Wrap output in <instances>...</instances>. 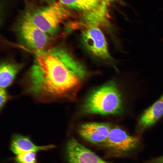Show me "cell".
<instances>
[{"instance_id":"obj_1","label":"cell","mask_w":163,"mask_h":163,"mask_svg":"<svg viewBox=\"0 0 163 163\" xmlns=\"http://www.w3.org/2000/svg\"><path fill=\"white\" fill-rule=\"evenodd\" d=\"M86 74L82 65L65 50L46 49L36 52L30 71V89L37 95L71 98Z\"/></svg>"},{"instance_id":"obj_2","label":"cell","mask_w":163,"mask_h":163,"mask_svg":"<svg viewBox=\"0 0 163 163\" xmlns=\"http://www.w3.org/2000/svg\"><path fill=\"white\" fill-rule=\"evenodd\" d=\"M86 113L101 115L120 113L123 109L121 94L116 83L110 81L93 91L84 105Z\"/></svg>"},{"instance_id":"obj_3","label":"cell","mask_w":163,"mask_h":163,"mask_svg":"<svg viewBox=\"0 0 163 163\" xmlns=\"http://www.w3.org/2000/svg\"><path fill=\"white\" fill-rule=\"evenodd\" d=\"M70 14L68 8L59 1L28 10L22 17L51 36L57 34Z\"/></svg>"},{"instance_id":"obj_4","label":"cell","mask_w":163,"mask_h":163,"mask_svg":"<svg viewBox=\"0 0 163 163\" xmlns=\"http://www.w3.org/2000/svg\"><path fill=\"white\" fill-rule=\"evenodd\" d=\"M18 31L25 45L36 52L46 49L50 41V36L22 17L19 21Z\"/></svg>"},{"instance_id":"obj_5","label":"cell","mask_w":163,"mask_h":163,"mask_svg":"<svg viewBox=\"0 0 163 163\" xmlns=\"http://www.w3.org/2000/svg\"><path fill=\"white\" fill-rule=\"evenodd\" d=\"M84 46L92 55L100 58H111L105 37L99 27L92 26L84 28L81 35Z\"/></svg>"},{"instance_id":"obj_6","label":"cell","mask_w":163,"mask_h":163,"mask_svg":"<svg viewBox=\"0 0 163 163\" xmlns=\"http://www.w3.org/2000/svg\"><path fill=\"white\" fill-rule=\"evenodd\" d=\"M139 142V138L131 136L122 129L116 127L111 129L107 139L102 144L106 148L121 154L135 149Z\"/></svg>"},{"instance_id":"obj_7","label":"cell","mask_w":163,"mask_h":163,"mask_svg":"<svg viewBox=\"0 0 163 163\" xmlns=\"http://www.w3.org/2000/svg\"><path fill=\"white\" fill-rule=\"evenodd\" d=\"M66 153L68 163H110L102 159L73 138L69 140L67 143Z\"/></svg>"},{"instance_id":"obj_8","label":"cell","mask_w":163,"mask_h":163,"mask_svg":"<svg viewBox=\"0 0 163 163\" xmlns=\"http://www.w3.org/2000/svg\"><path fill=\"white\" fill-rule=\"evenodd\" d=\"M111 129L108 123H88L82 125L78 132L83 138L91 143H102L107 139Z\"/></svg>"},{"instance_id":"obj_9","label":"cell","mask_w":163,"mask_h":163,"mask_svg":"<svg viewBox=\"0 0 163 163\" xmlns=\"http://www.w3.org/2000/svg\"><path fill=\"white\" fill-rule=\"evenodd\" d=\"M107 2L104 0L97 8L91 11L81 14L80 25L84 28L92 26L106 27L109 23V16L107 7Z\"/></svg>"},{"instance_id":"obj_10","label":"cell","mask_w":163,"mask_h":163,"mask_svg":"<svg viewBox=\"0 0 163 163\" xmlns=\"http://www.w3.org/2000/svg\"><path fill=\"white\" fill-rule=\"evenodd\" d=\"M163 115V93L156 102L143 112L139 119L136 131L142 133L155 124Z\"/></svg>"},{"instance_id":"obj_11","label":"cell","mask_w":163,"mask_h":163,"mask_svg":"<svg viewBox=\"0 0 163 163\" xmlns=\"http://www.w3.org/2000/svg\"><path fill=\"white\" fill-rule=\"evenodd\" d=\"M55 148L56 146L52 144L37 145L29 137L20 134H15L12 136L10 145V150L16 155L24 152L49 150Z\"/></svg>"},{"instance_id":"obj_12","label":"cell","mask_w":163,"mask_h":163,"mask_svg":"<svg viewBox=\"0 0 163 163\" xmlns=\"http://www.w3.org/2000/svg\"><path fill=\"white\" fill-rule=\"evenodd\" d=\"M20 69L19 65L3 62L0 68V88L5 89L12 83Z\"/></svg>"},{"instance_id":"obj_13","label":"cell","mask_w":163,"mask_h":163,"mask_svg":"<svg viewBox=\"0 0 163 163\" xmlns=\"http://www.w3.org/2000/svg\"><path fill=\"white\" fill-rule=\"evenodd\" d=\"M104 0H59L63 5L70 9L80 11L81 14L98 8Z\"/></svg>"},{"instance_id":"obj_14","label":"cell","mask_w":163,"mask_h":163,"mask_svg":"<svg viewBox=\"0 0 163 163\" xmlns=\"http://www.w3.org/2000/svg\"><path fill=\"white\" fill-rule=\"evenodd\" d=\"M12 163H38L36 152H24L16 155L12 158Z\"/></svg>"},{"instance_id":"obj_15","label":"cell","mask_w":163,"mask_h":163,"mask_svg":"<svg viewBox=\"0 0 163 163\" xmlns=\"http://www.w3.org/2000/svg\"><path fill=\"white\" fill-rule=\"evenodd\" d=\"M8 98V95L4 89L0 88V107L1 109L4 105Z\"/></svg>"},{"instance_id":"obj_16","label":"cell","mask_w":163,"mask_h":163,"mask_svg":"<svg viewBox=\"0 0 163 163\" xmlns=\"http://www.w3.org/2000/svg\"><path fill=\"white\" fill-rule=\"evenodd\" d=\"M146 163H163V156L153 159Z\"/></svg>"},{"instance_id":"obj_17","label":"cell","mask_w":163,"mask_h":163,"mask_svg":"<svg viewBox=\"0 0 163 163\" xmlns=\"http://www.w3.org/2000/svg\"><path fill=\"white\" fill-rule=\"evenodd\" d=\"M107 2H109V1H113L116 0H105Z\"/></svg>"}]
</instances>
